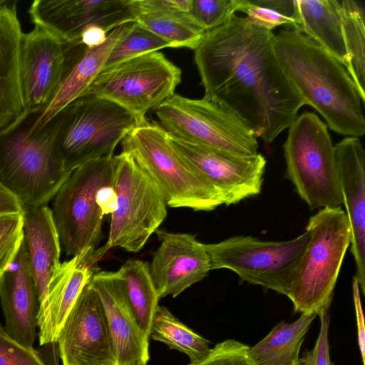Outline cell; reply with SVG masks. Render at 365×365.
Listing matches in <instances>:
<instances>
[{"instance_id":"obj_1","label":"cell","mask_w":365,"mask_h":365,"mask_svg":"<svg viewBox=\"0 0 365 365\" xmlns=\"http://www.w3.org/2000/svg\"><path fill=\"white\" fill-rule=\"evenodd\" d=\"M272 31L233 14L206 32L195 50L205 96L235 113L256 138L272 143L305 105L275 56Z\"/></svg>"},{"instance_id":"obj_2","label":"cell","mask_w":365,"mask_h":365,"mask_svg":"<svg viewBox=\"0 0 365 365\" xmlns=\"http://www.w3.org/2000/svg\"><path fill=\"white\" fill-rule=\"evenodd\" d=\"M273 48L284 73L331 130L365 133L363 101L345 67L307 36L292 29L274 34Z\"/></svg>"},{"instance_id":"obj_3","label":"cell","mask_w":365,"mask_h":365,"mask_svg":"<svg viewBox=\"0 0 365 365\" xmlns=\"http://www.w3.org/2000/svg\"><path fill=\"white\" fill-rule=\"evenodd\" d=\"M41 113L25 111L0 130V182L22 205H47L71 173L56 152L52 118L31 132Z\"/></svg>"},{"instance_id":"obj_4","label":"cell","mask_w":365,"mask_h":365,"mask_svg":"<svg viewBox=\"0 0 365 365\" xmlns=\"http://www.w3.org/2000/svg\"><path fill=\"white\" fill-rule=\"evenodd\" d=\"M115 158L89 161L74 170L53 197L51 209L61 250L72 257L95 252L105 215L116 205Z\"/></svg>"},{"instance_id":"obj_5","label":"cell","mask_w":365,"mask_h":365,"mask_svg":"<svg viewBox=\"0 0 365 365\" xmlns=\"http://www.w3.org/2000/svg\"><path fill=\"white\" fill-rule=\"evenodd\" d=\"M308 242L291 277L286 296L294 311L319 315L327 312L345 254L351 230L341 207L322 208L311 216L305 228Z\"/></svg>"},{"instance_id":"obj_6","label":"cell","mask_w":365,"mask_h":365,"mask_svg":"<svg viewBox=\"0 0 365 365\" xmlns=\"http://www.w3.org/2000/svg\"><path fill=\"white\" fill-rule=\"evenodd\" d=\"M54 145L66 171L104 157L113 156L117 145L137 119L118 105L93 96H83L53 117Z\"/></svg>"},{"instance_id":"obj_7","label":"cell","mask_w":365,"mask_h":365,"mask_svg":"<svg viewBox=\"0 0 365 365\" xmlns=\"http://www.w3.org/2000/svg\"><path fill=\"white\" fill-rule=\"evenodd\" d=\"M130 155L155 182L170 207L212 211L223 205L217 191L194 171L171 146L157 123L138 125L121 141Z\"/></svg>"},{"instance_id":"obj_8","label":"cell","mask_w":365,"mask_h":365,"mask_svg":"<svg viewBox=\"0 0 365 365\" xmlns=\"http://www.w3.org/2000/svg\"><path fill=\"white\" fill-rule=\"evenodd\" d=\"M287 178L311 210L342 205L334 145L327 124L312 112L298 115L283 145Z\"/></svg>"},{"instance_id":"obj_9","label":"cell","mask_w":365,"mask_h":365,"mask_svg":"<svg viewBox=\"0 0 365 365\" xmlns=\"http://www.w3.org/2000/svg\"><path fill=\"white\" fill-rule=\"evenodd\" d=\"M153 110L173 137L237 157L259 153L257 138L245 124L206 96L191 99L174 93Z\"/></svg>"},{"instance_id":"obj_10","label":"cell","mask_w":365,"mask_h":365,"mask_svg":"<svg viewBox=\"0 0 365 365\" xmlns=\"http://www.w3.org/2000/svg\"><path fill=\"white\" fill-rule=\"evenodd\" d=\"M114 158L116 205L103 248L138 252L165 219L167 205L155 182L130 155L121 152Z\"/></svg>"},{"instance_id":"obj_11","label":"cell","mask_w":365,"mask_h":365,"mask_svg":"<svg viewBox=\"0 0 365 365\" xmlns=\"http://www.w3.org/2000/svg\"><path fill=\"white\" fill-rule=\"evenodd\" d=\"M181 75L163 53L150 52L103 68L83 96L110 101L142 124L149 110L175 93Z\"/></svg>"},{"instance_id":"obj_12","label":"cell","mask_w":365,"mask_h":365,"mask_svg":"<svg viewBox=\"0 0 365 365\" xmlns=\"http://www.w3.org/2000/svg\"><path fill=\"white\" fill-rule=\"evenodd\" d=\"M309 237L305 230L286 241H265L252 236H232L205 244L211 270L227 269L241 282L287 294L292 274Z\"/></svg>"},{"instance_id":"obj_13","label":"cell","mask_w":365,"mask_h":365,"mask_svg":"<svg viewBox=\"0 0 365 365\" xmlns=\"http://www.w3.org/2000/svg\"><path fill=\"white\" fill-rule=\"evenodd\" d=\"M87 48L81 41H65L36 25L23 33L19 78L25 111L43 113L70 68Z\"/></svg>"},{"instance_id":"obj_14","label":"cell","mask_w":365,"mask_h":365,"mask_svg":"<svg viewBox=\"0 0 365 365\" xmlns=\"http://www.w3.org/2000/svg\"><path fill=\"white\" fill-rule=\"evenodd\" d=\"M168 135L177 154L212 186L223 205H235L261 192L267 163L261 153L237 157Z\"/></svg>"},{"instance_id":"obj_15","label":"cell","mask_w":365,"mask_h":365,"mask_svg":"<svg viewBox=\"0 0 365 365\" xmlns=\"http://www.w3.org/2000/svg\"><path fill=\"white\" fill-rule=\"evenodd\" d=\"M56 342L63 365H118L103 305L91 279L65 319Z\"/></svg>"},{"instance_id":"obj_16","label":"cell","mask_w":365,"mask_h":365,"mask_svg":"<svg viewBox=\"0 0 365 365\" xmlns=\"http://www.w3.org/2000/svg\"><path fill=\"white\" fill-rule=\"evenodd\" d=\"M29 14L34 25L68 42L81 41L83 31L91 26L110 32L137 19L132 0H36Z\"/></svg>"},{"instance_id":"obj_17","label":"cell","mask_w":365,"mask_h":365,"mask_svg":"<svg viewBox=\"0 0 365 365\" xmlns=\"http://www.w3.org/2000/svg\"><path fill=\"white\" fill-rule=\"evenodd\" d=\"M155 233L160 244L149 269L160 299L168 295L175 297L208 275L209 255L205 244L195 235L163 230Z\"/></svg>"},{"instance_id":"obj_18","label":"cell","mask_w":365,"mask_h":365,"mask_svg":"<svg viewBox=\"0 0 365 365\" xmlns=\"http://www.w3.org/2000/svg\"><path fill=\"white\" fill-rule=\"evenodd\" d=\"M91 282L105 312L118 365H147L148 339L140 330L118 272H94Z\"/></svg>"},{"instance_id":"obj_19","label":"cell","mask_w":365,"mask_h":365,"mask_svg":"<svg viewBox=\"0 0 365 365\" xmlns=\"http://www.w3.org/2000/svg\"><path fill=\"white\" fill-rule=\"evenodd\" d=\"M342 205L351 230L350 250L360 291L365 294V152L358 137H346L334 145Z\"/></svg>"},{"instance_id":"obj_20","label":"cell","mask_w":365,"mask_h":365,"mask_svg":"<svg viewBox=\"0 0 365 365\" xmlns=\"http://www.w3.org/2000/svg\"><path fill=\"white\" fill-rule=\"evenodd\" d=\"M0 301L6 331L24 346L34 348L39 299L24 238L13 262L0 277Z\"/></svg>"},{"instance_id":"obj_21","label":"cell","mask_w":365,"mask_h":365,"mask_svg":"<svg viewBox=\"0 0 365 365\" xmlns=\"http://www.w3.org/2000/svg\"><path fill=\"white\" fill-rule=\"evenodd\" d=\"M95 259L93 255L81 254L61 263L49 282L46 302L38 312L41 345L56 342L65 319L95 272L91 268Z\"/></svg>"},{"instance_id":"obj_22","label":"cell","mask_w":365,"mask_h":365,"mask_svg":"<svg viewBox=\"0 0 365 365\" xmlns=\"http://www.w3.org/2000/svg\"><path fill=\"white\" fill-rule=\"evenodd\" d=\"M22 207L24 239L40 309L46 302L49 282L61 264V248L51 209L47 205Z\"/></svg>"},{"instance_id":"obj_23","label":"cell","mask_w":365,"mask_h":365,"mask_svg":"<svg viewBox=\"0 0 365 365\" xmlns=\"http://www.w3.org/2000/svg\"><path fill=\"white\" fill-rule=\"evenodd\" d=\"M17 1L0 3V130L24 112L19 78V52L23 31Z\"/></svg>"},{"instance_id":"obj_24","label":"cell","mask_w":365,"mask_h":365,"mask_svg":"<svg viewBox=\"0 0 365 365\" xmlns=\"http://www.w3.org/2000/svg\"><path fill=\"white\" fill-rule=\"evenodd\" d=\"M130 23L112 30L106 41L96 47L87 48L70 68L53 98L31 128L36 132L63 108L82 96L94 78L105 67L108 56Z\"/></svg>"},{"instance_id":"obj_25","label":"cell","mask_w":365,"mask_h":365,"mask_svg":"<svg viewBox=\"0 0 365 365\" xmlns=\"http://www.w3.org/2000/svg\"><path fill=\"white\" fill-rule=\"evenodd\" d=\"M294 24L292 30L312 38L346 67L347 55L339 1L294 0Z\"/></svg>"},{"instance_id":"obj_26","label":"cell","mask_w":365,"mask_h":365,"mask_svg":"<svg viewBox=\"0 0 365 365\" xmlns=\"http://www.w3.org/2000/svg\"><path fill=\"white\" fill-rule=\"evenodd\" d=\"M315 314H301L292 323H278L260 341L249 347L256 365H292L299 354Z\"/></svg>"},{"instance_id":"obj_27","label":"cell","mask_w":365,"mask_h":365,"mask_svg":"<svg viewBox=\"0 0 365 365\" xmlns=\"http://www.w3.org/2000/svg\"><path fill=\"white\" fill-rule=\"evenodd\" d=\"M118 272L123 280L138 324L149 339L151 323L160 299L150 276L149 264L140 259H130Z\"/></svg>"},{"instance_id":"obj_28","label":"cell","mask_w":365,"mask_h":365,"mask_svg":"<svg viewBox=\"0 0 365 365\" xmlns=\"http://www.w3.org/2000/svg\"><path fill=\"white\" fill-rule=\"evenodd\" d=\"M340 14L347 55L346 69L365 102V11L357 1L341 0Z\"/></svg>"},{"instance_id":"obj_29","label":"cell","mask_w":365,"mask_h":365,"mask_svg":"<svg viewBox=\"0 0 365 365\" xmlns=\"http://www.w3.org/2000/svg\"><path fill=\"white\" fill-rule=\"evenodd\" d=\"M178 350L196 363L210 353V341L178 320L166 307L158 306L153 318L149 339Z\"/></svg>"},{"instance_id":"obj_30","label":"cell","mask_w":365,"mask_h":365,"mask_svg":"<svg viewBox=\"0 0 365 365\" xmlns=\"http://www.w3.org/2000/svg\"><path fill=\"white\" fill-rule=\"evenodd\" d=\"M135 21L168 42L170 48L195 50L206 34L186 12L145 14L139 15Z\"/></svg>"},{"instance_id":"obj_31","label":"cell","mask_w":365,"mask_h":365,"mask_svg":"<svg viewBox=\"0 0 365 365\" xmlns=\"http://www.w3.org/2000/svg\"><path fill=\"white\" fill-rule=\"evenodd\" d=\"M237 11L246 14L252 25L272 31L279 26L292 29L294 24V0H236Z\"/></svg>"},{"instance_id":"obj_32","label":"cell","mask_w":365,"mask_h":365,"mask_svg":"<svg viewBox=\"0 0 365 365\" xmlns=\"http://www.w3.org/2000/svg\"><path fill=\"white\" fill-rule=\"evenodd\" d=\"M167 47L170 45L165 40L138 22H132L113 47L104 68Z\"/></svg>"},{"instance_id":"obj_33","label":"cell","mask_w":365,"mask_h":365,"mask_svg":"<svg viewBox=\"0 0 365 365\" xmlns=\"http://www.w3.org/2000/svg\"><path fill=\"white\" fill-rule=\"evenodd\" d=\"M236 11V0H190L187 13L207 32L223 25Z\"/></svg>"},{"instance_id":"obj_34","label":"cell","mask_w":365,"mask_h":365,"mask_svg":"<svg viewBox=\"0 0 365 365\" xmlns=\"http://www.w3.org/2000/svg\"><path fill=\"white\" fill-rule=\"evenodd\" d=\"M23 238L22 214L0 218V277L13 262Z\"/></svg>"},{"instance_id":"obj_35","label":"cell","mask_w":365,"mask_h":365,"mask_svg":"<svg viewBox=\"0 0 365 365\" xmlns=\"http://www.w3.org/2000/svg\"><path fill=\"white\" fill-rule=\"evenodd\" d=\"M249 346L229 339L217 344L208 355L189 365H256L249 355Z\"/></svg>"},{"instance_id":"obj_36","label":"cell","mask_w":365,"mask_h":365,"mask_svg":"<svg viewBox=\"0 0 365 365\" xmlns=\"http://www.w3.org/2000/svg\"><path fill=\"white\" fill-rule=\"evenodd\" d=\"M0 365H46L39 353L12 338L0 324Z\"/></svg>"},{"instance_id":"obj_37","label":"cell","mask_w":365,"mask_h":365,"mask_svg":"<svg viewBox=\"0 0 365 365\" xmlns=\"http://www.w3.org/2000/svg\"><path fill=\"white\" fill-rule=\"evenodd\" d=\"M320 329L314 346L299 358V365H334L330 357L329 328L330 317L327 312L319 314Z\"/></svg>"},{"instance_id":"obj_38","label":"cell","mask_w":365,"mask_h":365,"mask_svg":"<svg viewBox=\"0 0 365 365\" xmlns=\"http://www.w3.org/2000/svg\"><path fill=\"white\" fill-rule=\"evenodd\" d=\"M132 4L138 17L139 15L150 13L167 11L187 13L190 0H132Z\"/></svg>"},{"instance_id":"obj_39","label":"cell","mask_w":365,"mask_h":365,"mask_svg":"<svg viewBox=\"0 0 365 365\" xmlns=\"http://www.w3.org/2000/svg\"><path fill=\"white\" fill-rule=\"evenodd\" d=\"M353 299L356 319L357 339L363 365H365V325L362 310L360 288L355 277L352 282Z\"/></svg>"},{"instance_id":"obj_40","label":"cell","mask_w":365,"mask_h":365,"mask_svg":"<svg viewBox=\"0 0 365 365\" xmlns=\"http://www.w3.org/2000/svg\"><path fill=\"white\" fill-rule=\"evenodd\" d=\"M22 212L21 203L0 182V218L21 215Z\"/></svg>"},{"instance_id":"obj_41","label":"cell","mask_w":365,"mask_h":365,"mask_svg":"<svg viewBox=\"0 0 365 365\" xmlns=\"http://www.w3.org/2000/svg\"><path fill=\"white\" fill-rule=\"evenodd\" d=\"M109 33L98 26H91L83 31L81 41L88 48L96 47L106 41Z\"/></svg>"},{"instance_id":"obj_42","label":"cell","mask_w":365,"mask_h":365,"mask_svg":"<svg viewBox=\"0 0 365 365\" xmlns=\"http://www.w3.org/2000/svg\"><path fill=\"white\" fill-rule=\"evenodd\" d=\"M292 365H299V359L296 361H294Z\"/></svg>"},{"instance_id":"obj_43","label":"cell","mask_w":365,"mask_h":365,"mask_svg":"<svg viewBox=\"0 0 365 365\" xmlns=\"http://www.w3.org/2000/svg\"><path fill=\"white\" fill-rule=\"evenodd\" d=\"M2 0H0V3L1 2Z\"/></svg>"}]
</instances>
